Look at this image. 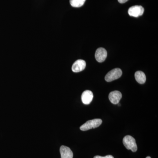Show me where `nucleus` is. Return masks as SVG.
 Here are the masks:
<instances>
[{
	"mask_svg": "<svg viewBox=\"0 0 158 158\" xmlns=\"http://www.w3.org/2000/svg\"><path fill=\"white\" fill-rule=\"evenodd\" d=\"M122 75V71L119 68H116L110 71L105 77L107 82H111L120 78Z\"/></svg>",
	"mask_w": 158,
	"mask_h": 158,
	"instance_id": "nucleus-3",
	"label": "nucleus"
},
{
	"mask_svg": "<svg viewBox=\"0 0 158 158\" xmlns=\"http://www.w3.org/2000/svg\"><path fill=\"white\" fill-rule=\"evenodd\" d=\"M86 0H70L71 6L75 8L81 7L85 4Z\"/></svg>",
	"mask_w": 158,
	"mask_h": 158,
	"instance_id": "nucleus-11",
	"label": "nucleus"
},
{
	"mask_svg": "<svg viewBox=\"0 0 158 158\" xmlns=\"http://www.w3.org/2000/svg\"><path fill=\"white\" fill-rule=\"evenodd\" d=\"M93 94L92 91L89 90H85L81 95L82 102L85 105L90 104L93 100Z\"/></svg>",
	"mask_w": 158,
	"mask_h": 158,
	"instance_id": "nucleus-8",
	"label": "nucleus"
},
{
	"mask_svg": "<svg viewBox=\"0 0 158 158\" xmlns=\"http://www.w3.org/2000/svg\"><path fill=\"white\" fill-rule=\"evenodd\" d=\"M86 66V63L85 60L78 59L73 63L72 67V70L73 72H80L85 69Z\"/></svg>",
	"mask_w": 158,
	"mask_h": 158,
	"instance_id": "nucleus-5",
	"label": "nucleus"
},
{
	"mask_svg": "<svg viewBox=\"0 0 158 158\" xmlns=\"http://www.w3.org/2000/svg\"><path fill=\"white\" fill-rule=\"evenodd\" d=\"M60 152L61 158H73V153L69 148L62 145L60 147Z\"/></svg>",
	"mask_w": 158,
	"mask_h": 158,
	"instance_id": "nucleus-9",
	"label": "nucleus"
},
{
	"mask_svg": "<svg viewBox=\"0 0 158 158\" xmlns=\"http://www.w3.org/2000/svg\"><path fill=\"white\" fill-rule=\"evenodd\" d=\"M94 158H114L113 156L111 155H108L106 156L102 157L101 156H94Z\"/></svg>",
	"mask_w": 158,
	"mask_h": 158,
	"instance_id": "nucleus-12",
	"label": "nucleus"
},
{
	"mask_svg": "<svg viewBox=\"0 0 158 158\" xmlns=\"http://www.w3.org/2000/svg\"><path fill=\"white\" fill-rule=\"evenodd\" d=\"M135 76L136 81L139 84H144L146 81V76L143 72L138 71L135 73Z\"/></svg>",
	"mask_w": 158,
	"mask_h": 158,
	"instance_id": "nucleus-10",
	"label": "nucleus"
},
{
	"mask_svg": "<svg viewBox=\"0 0 158 158\" xmlns=\"http://www.w3.org/2000/svg\"><path fill=\"white\" fill-rule=\"evenodd\" d=\"M122 95L120 91L118 90L112 91L109 95L110 101L113 104L116 105L119 103V102L122 98Z\"/></svg>",
	"mask_w": 158,
	"mask_h": 158,
	"instance_id": "nucleus-6",
	"label": "nucleus"
},
{
	"mask_svg": "<svg viewBox=\"0 0 158 158\" xmlns=\"http://www.w3.org/2000/svg\"><path fill=\"white\" fill-rule=\"evenodd\" d=\"M146 158H151L150 157V156H148Z\"/></svg>",
	"mask_w": 158,
	"mask_h": 158,
	"instance_id": "nucleus-14",
	"label": "nucleus"
},
{
	"mask_svg": "<svg viewBox=\"0 0 158 158\" xmlns=\"http://www.w3.org/2000/svg\"><path fill=\"white\" fill-rule=\"evenodd\" d=\"M144 12V8L140 6H132L129 8L128 11L130 16L135 17H138L141 16L143 14Z\"/></svg>",
	"mask_w": 158,
	"mask_h": 158,
	"instance_id": "nucleus-4",
	"label": "nucleus"
},
{
	"mask_svg": "<svg viewBox=\"0 0 158 158\" xmlns=\"http://www.w3.org/2000/svg\"><path fill=\"white\" fill-rule=\"evenodd\" d=\"M123 144L127 149L131 150L133 152H136L138 149L135 139L132 136H126L123 139Z\"/></svg>",
	"mask_w": 158,
	"mask_h": 158,
	"instance_id": "nucleus-2",
	"label": "nucleus"
},
{
	"mask_svg": "<svg viewBox=\"0 0 158 158\" xmlns=\"http://www.w3.org/2000/svg\"><path fill=\"white\" fill-rule=\"evenodd\" d=\"M102 121L100 118H95L86 122L80 127V129L82 131H86L98 127L102 124Z\"/></svg>",
	"mask_w": 158,
	"mask_h": 158,
	"instance_id": "nucleus-1",
	"label": "nucleus"
},
{
	"mask_svg": "<svg viewBox=\"0 0 158 158\" xmlns=\"http://www.w3.org/2000/svg\"><path fill=\"white\" fill-rule=\"evenodd\" d=\"M107 56V52L105 48H100L97 49L95 54L96 60L99 62H102L106 60Z\"/></svg>",
	"mask_w": 158,
	"mask_h": 158,
	"instance_id": "nucleus-7",
	"label": "nucleus"
},
{
	"mask_svg": "<svg viewBox=\"0 0 158 158\" xmlns=\"http://www.w3.org/2000/svg\"><path fill=\"white\" fill-rule=\"evenodd\" d=\"M128 1V0H118V2L122 3V4Z\"/></svg>",
	"mask_w": 158,
	"mask_h": 158,
	"instance_id": "nucleus-13",
	"label": "nucleus"
}]
</instances>
